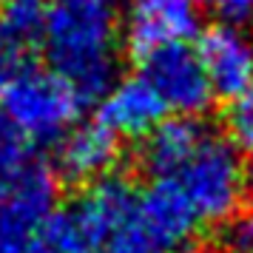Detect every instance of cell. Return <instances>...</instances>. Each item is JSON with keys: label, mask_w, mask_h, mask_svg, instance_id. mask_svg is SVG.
<instances>
[{"label": "cell", "mask_w": 253, "mask_h": 253, "mask_svg": "<svg viewBox=\"0 0 253 253\" xmlns=\"http://www.w3.org/2000/svg\"><path fill=\"white\" fill-rule=\"evenodd\" d=\"M91 253H191L199 219L171 176L139 188L105 173L83 185L69 211Z\"/></svg>", "instance_id": "cell-1"}, {"label": "cell", "mask_w": 253, "mask_h": 253, "mask_svg": "<svg viewBox=\"0 0 253 253\" xmlns=\"http://www.w3.org/2000/svg\"><path fill=\"white\" fill-rule=\"evenodd\" d=\"M120 160V137H114L105 126L74 123L54 142V173L66 185H88L100 179Z\"/></svg>", "instance_id": "cell-9"}, {"label": "cell", "mask_w": 253, "mask_h": 253, "mask_svg": "<svg viewBox=\"0 0 253 253\" xmlns=\"http://www.w3.org/2000/svg\"><path fill=\"white\" fill-rule=\"evenodd\" d=\"M194 3H213V0H194Z\"/></svg>", "instance_id": "cell-20"}, {"label": "cell", "mask_w": 253, "mask_h": 253, "mask_svg": "<svg viewBox=\"0 0 253 253\" xmlns=\"http://www.w3.org/2000/svg\"><path fill=\"white\" fill-rule=\"evenodd\" d=\"M43 0H0V51L26 60L43 37Z\"/></svg>", "instance_id": "cell-12"}, {"label": "cell", "mask_w": 253, "mask_h": 253, "mask_svg": "<svg viewBox=\"0 0 253 253\" xmlns=\"http://www.w3.org/2000/svg\"><path fill=\"white\" fill-rule=\"evenodd\" d=\"M196 29L194 0H128L123 9V43L134 60L171 43H188Z\"/></svg>", "instance_id": "cell-7"}, {"label": "cell", "mask_w": 253, "mask_h": 253, "mask_svg": "<svg viewBox=\"0 0 253 253\" xmlns=\"http://www.w3.org/2000/svg\"><path fill=\"white\" fill-rule=\"evenodd\" d=\"M225 128H228V139L233 148L253 154V83L239 97H233L225 114Z\"/></svg>", "instance_id": "cell-16"}, {"label": "cell", "mask_w": 253, "mask_h": 253, "mask_svg": "<svg viewBox=\"0 0 253 253\" xmlns=\"http://www.w3.org/2000/svg\"><path fill=\"white\" fill-rule=\"evenodd\" d=\"M60 179L54 168L32 160L23 171L0 185V253H23L54 211Z\"/></svg>", "instance_id": "cell-5"}, {"label": "cell", "mask_w": 253, "mask_h": 253, "mask_svg": "<svg viewBox=\"0 0 253 253\" xmlns=\"http://www.w3.org/2000/svg\"><path fill=\"white\" fill-rule=\"evenodd\" d=\"M245 191L253 196V162L248 165V171H245Z\"/></svg>", "instance_id": "cell-19"}, {"label": "cell", "mask_w": 253, "mask_h": 253, "mask_svg": "<svg viewBox=\"0 0 253 253\" xmlns=\"http://www.w3.org/2000/svg\"><path fill=\"white\" fill-rule=\"evenodd\" d=\"M142 77L162 100L165 111L185 117H199L213 103V91L208 85L202 63L196 57V48L188 43L154 48L139 60Z\"/></svg>", "instance_id": "cell-6"}, {"label": "cell", "mask_w": 253, "mask_h": 253, "mask_svg": "<svg viewBox=\"0 0 253 253\" xmlns=\"http://www.w3.org/2000/svg\"><path fill=\"white\" fill-rule=\"evenodd\" d=\"M171 179L188 199L199 225L205 222L219 225L242 205L245 168H242L239 151L225 137L208 134L199 142V148L171 173Z\"/></svg>", "instance_id": "cell-3"}, {"label": "cell", "mask_w": 253, "mask_h": 253, "mask_svg": "<svg viewBox=\"0 0 253 253\" xmlns=\"http://www.w3.org/2000/svg\"><path fill=\"white\" fill-rule=\"evenodd\" d=\"M29 162H32L29 139L6 117H0V185H6L12 176H17Z\"/></svg>", "instance_id": "cell-15"}, {"label": "cell", "mask_w": 253, "mask_h": 253, "mask_svg": "<svg viewBox=\"0 0 253 253\" xmlns=\"http://www.w3.org/2000/svg\"><path fill=\"white\" fill-rule=\"evenodd\" d=\"M3 117L29 142L54 145L80 117V100L54 71L26 66L0 97Z\"/></svg>", "instance_id": "cell-4"}, {"label": "cell", "mask_w": 253, "mask_h": 253, "mask_svg": "<svg viewBox=\"0 0 253 253\" xmlns=\"http://www.w3.org/2000/svg\"><path fill=\"white\" fill-rule=\"evenodd\" d=\"M208 134L211 131L205 128V123H199L196 117H185V114L162 117L145 137H139L142 139V145L137 151L139 168L154 179L171 176L199 148V142Z\"/></svg>", "instance_id": "cell-11"}, {"label": "cell", "mask_w": 253, "mask_h": 253, "mask_svg": "<svg viewBox=\"0 0 253 253\" xmlns=\"http://www.w3.org/2000/svg\"><path fill=\"white\" fill-rule=\"evenodd\" d=\"M23 69H26V60L14 57V54H6V51H0V97H3V91L9 88V83H12Z\"/></svg>", "instance_id": "cell-18"}, {"label": "cell", "mask_w": 253, "mask_h": 253, "mask_svg": "<svg viewBox=\"0 0 253 253\" xmlns=\"http://www.w3.org/2000/svg\"><path fill=\"white\" fill-rule=\"evenodd\" d=\"M196 57L213 97L233 100L253 83V37L239 26L216 23L205 29Z\"/></svg>", "instance_id": "cell-8"}, {"label": "cell", "mask_w": 253, "mask_h": 253, "mask_svg": "<svg viewBox=\"0 0 253 253\" xmlns=\"http://www.w3.org/2000/svg\"><path fill=\"white\" fill-rule=\"evenodd\" d=\"M23 253H91V248L69 211H54Z\"/></svg>", "instance_id": "cell-13"}, {"label": "cell", "mask_w": 253, "mask_h": 253, "mask_svg": "<svg viewBox=\"0 0 253 253\" xmlns=\"http://www.w3.org/2000/svg\"><path fill=\"white\" fill-rule=\"evenodd\" d=\"M46 60L80 105H97L120 80L123 3L120 0H51L43 17Z\"/></svg>", "instance_id": "cell-2"}, {"label": "cell", "mask_w": 253, "mask_h": 253, "mask_svg": "<svg viewBox=\"0 0 253 253\" xmlns=\"http://www.w3.org/2000/svg\"><path fill=\"white\" fill-rule=\"evenodd\" d=\"M211 6H216V14L228 26L245 29L253 23V0H213Z\"/></svg>", "instance_id": "cell-17"}, {"label": "cell", "mask_w": 253, "mask_h": 253, "mask_svg": "<svg viewBox=\"0 0 253 253\" xmlns=\"http://www.w3.org/2000/svg\"><path fill=\"white\" fill-rule=\"evenodd\" d=\"M213 248L216 253H253V205H239L219 222Z\"/></svg>", "instance_id": "cell-14"}, {"label": "cell", "mask_w": 253, "mask_h": 253, "mask_svg": "<svg viewBox=\"0 0 253 253\" xmlns=\"http://www.w3.org/2000/svg\"><path fill=\"white\" fill-rule=\"evenodd\" d=\"M162 117H165V105L142 74L117 80L97 103V123L105 126L114 137H145Z\"/></svg>", "instance_id": "cell-10"}]
</instances>
